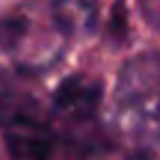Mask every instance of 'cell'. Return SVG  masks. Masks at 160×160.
<instances>
[{"instance_id": "277c9868", "label": "cell", "mask_w": 160, "mask_h": 160, "mask_svg": "<svg viewBox=\"0 0 160 160\" xmlns=\"http://www.w3.org/2000/svg\"><path fill=\"white\" fill-rule=\"evenodd\" d=\"M98 107H101V83L92 77L74 74L57 89L48 119L53 125H59L68 137H74L77 142H83L86 148H92Z\"/></svg>"}, {"instance_id": "7a4b0ae2", "label": "cell", "mask_w": 160, "mask_h": 160, "mask_svg": "<svg viewBox=\"0 0 160 160\" xmlns=\"http://www.w3.org/2000/svg\"><path fill=\"white\" fill-rule=\"evenodd\" d=\"M157 92L160 65L151 51L125 62L113 86V139L128 154L142 160H151L157 151Z\"/></svg>"}, {"instance_id": "8992f818", "label": "cell", "mask_w": 160, "mask_h": 160, "mask_svg": "<svg viewBox=\"0 0 160 160\" xmlns=\"http://www.w3.org/2000/svg\"><path fill=\"white\" fill-rule=\"evenodd\" d=\"M24 107H27V101H24L21 95H15V92L0 80V128H3L15 113H21Z\"/></svg>"}, {"instance_id": "6da1fadb", "label": "cell", "mask_w": 160, "mask_h": 160, "mask_svg": "<svg viewBox=\"0 0 160 160\" xmlns=\"http://www.w3.org/2000/svg\"><path fill=\"white\" fill-rule=\"evenodd\" d=\"M71 36L51 0H24L0 18V68L36 77L59 62Z\"/></svg>"}, {"instance_id": "3957f363", "label": "cell", "mask_w": 160, "mask_h": 160, "mask_svg": "<svg viewBox=\"0 0 160 160\" xmlns=\"http://www.w3.org/2000/svg\"><path fill=\"white\" fill-rule=\"evenodd\" d=\"M3 139L12 160H86L92 151L30 107L3 125Z\"/></svg>"}, {"instance_id": "5b68a950", "label": "cell", "mask_w": 160, "mask_h": 160, "mask_svg": "<svg viewBox=\"0 0 160 160\" xmlns=\"http://www.w3.org/2000/svg\"><path fill=\"white\" fill-rule=\"evenodd\" d=\"M68 36H86L98 27V0H51Z\"/></svg>"}]
</instances>
